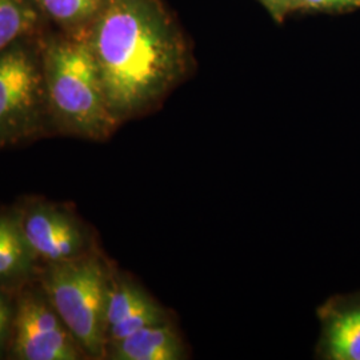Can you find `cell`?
I'll return each instance as SVG.
<instances>
[{"label": "cell", "mask_w": 360, "mask_h": 360, "mask_svg": "<svg viewBox=\"0 0 360 360\" xmlns=\"http://www.w3.org/2000/svg\"><path fill=\"white\" fill-rule=\"evenodd\" d=\"M87 38L119 123L150 110L183 74L181 44L156 0H105Z\"/></svg>", "instance_id": "1"}, {"label": "cell", "mask_w": 360, "mask_h": 360, "mask_svg": "<svg viewBox=\"0 0 360 360\" xmlns=\"http://www.w3.org/2000/svg\"><path fill=\"white\" fill-rule=\"evenodd\" d=\"M41 59L53 129L94 142L107 141L120 123L107 103L87 32L49 39Z\"/></svg>", "instance_id": "2"}, {"label": "cell", "mask_w": 360, "mask_h": 360, "mask_svg": "<svg viewBox=\"0 0 360 360\" xmlns=\"http://www.w3.org/2000/svg\"><path fill=\"white\" fill-rule=\"evenodd\" d=\"M111 269L98 251L77 260L44 264L40 287L87 359H105L104 306Z\"/></svg>", "instance_id": "3"}, {"label": "cell", "mask_w": 360, "mask_h": 360, "mask_svg": "<svg viewBox=\"0 0 360 360\" xmlns=\"http://www.w3.org/2000/svg\"><path fill=\"white\" fill-rule=\"evenodd\" d=\"M27 38L0 51V150L55 131L46 95L41 49Z\"/></svg>", "instance_id": "4"}, {"label": "cell", "mask_w": 360, "mask_h": 360, "mask_svg": "<svg viewBox=\"0 0 360 360\" xmlns=\"http://www.w3.org/2000/svg\"><path fill=\"white\" fill-rule=\"evenodd\" d=\"M7 359H87L52 307L38 279L20 287L16 294V312Z\"/></svg>", "instance_id": "5"}, {"label": "cell", "mask_w": 360, "mask_h": 360, "mask_svg": "<svg viewBox=\"0 0 360 360\" xmlns=\"http://www.w3.org/2000/svg\"><path fill=\"white\" fill-rule=\"evenodd\" d=\"M15 211L40 267L77 260L96 251L90 229L63 205L28 200Z\"/></svg>", "instance_id": "6"}, {"label": "cell", "mask_w": 360, "mask_h": 360, "mask_svg": "<svg viewBox=\"0 0 360 360\" xmlns=\"http://www.w3.org/2000/svg\"><path fill=\"white\" fill-rule=\"evenodd\" d=\"M40 263L27 243L15 208L0 212V285L19 290L37 279Z\"/></svg>", "instance_id": "7"}, {"label": "cell", "mask_w": 360, "mask_h": 360, "mask_svg": "<svg viewBox=\"0 0 360 360\" xmlns=\"http://www.w3.org/2000/svg\"><path fill=\"white\" fill-rule=\"evenodd\" d=\"M184 358L186 346L171 322L146 327L105 348V359L181 360Z\"/></svg>", "instance_id": "8"}, {"label": "cell", "mask_w": 360, "mask_h": 360, "mask_svg": "<svg viewBox=\"0 0 360 360\" xmlns=\"http://www.w3.org/2000/svg\"><path fill=\"white\" fill-rule=\"evenodd\" d=\"M324 346L330 359L360 360V303L331 314L326 323Z\"/></svg>", "instance_id": "9"}, {"label": "cell", "mask_w": 360, "mask_h": 360, "mask_svg": "<svg viewBox=\"0 0 360 360\" xmlns=\"http://www.w3.org/2000/svg\"><path fill=\"white\" fill-rule=\"evenodd\" d=\"M151 299V295L135 281L111 269L105 292L104 331L107 333Z\"/></svg>", "instance_id": "10"}, {"label": "cell", "mask_w": 360, "mask_h": 360, "mask_svg": "<svg viewBox=\"0 0 360 360\" xmlns=\"http://www.w3.org/2000/svg\"><path fill=\"white\" fill-rule=\"evenodd\" d=\"M39 22L40 8L34 0H0V51L32 34Z\"/></svg>", "instance_id": "11"}, {"label": "cell", "mask_w": 360, "mask_h": 360, "mask_svg": "<svg viewBox=\"0 0 360 360\" xmlns=\"http://www.w3.org/2000/svg\"><path fill=\"white\" fill-rule=\"evenodd\" d=\"M40 11L68 28L83 26L103 8L105 0H34Z\"/></svg>", "instance_id": "12"}, {"label": "cell", "mask_w": 360, "mask_h": 360, "mask_svg": "<svg viewBox=\"0 0 360 360\" xmlns=\"http://www.w3.org/2000/svg\"><path fill=\"white\" fill-rule=\"evenodd\" d=\"M167 322H169L167 311L163 309L155 299H151L141 307L132 311L126 319L117 323L105 333V348L108 345L119 342L146 327Z\"/></svg>", "instance_id": "13"}, {"label": "cell", "mask_w": 360, "mask_h": 360, "mask_svg": "<svg viewBox=\"0 0 360 360\" xmlns=\"http://www.w3.org/2000/svg\"><path fill=\"white\" fill-rule=\"evenodd\" d=\"M18 291L19 290L0 285V359H7V352L13 336Z\"/></svg>", "instance_id": "14"}, {"label": "cell", "mask_w": 360, "mask_h": 360, "mask_svg": "<svg viewBox=\"0 0 360 360\" xmlns=\"http://www.w3.org/2000/svg\"><path fill=\"white\" fill-rule=\"evenodd\" d=\"M355 1L356 0H290V3H292L295 7H312V8L345 6Z\"/></svg>", "instance_id": "15"}, {"label": "cell", "mask_w": 360, "mask_h": 360, "mask_svg": "<svg viewBox=\"0 0 360 360\" xmlns=\"http://www.w3.org/2000/svg\"><path fill=\"white\" fill-rule=\"evenodd\" d=\"M270 3H274V4H284V3H288L290 4V0H269Z\"/></svg>", "instance_id": "16"}]
</instances>
